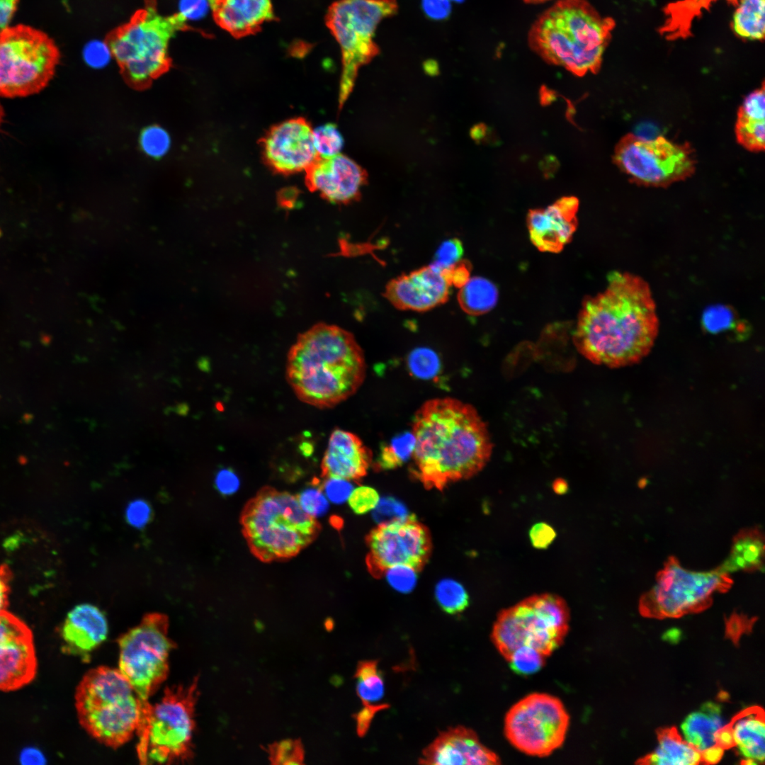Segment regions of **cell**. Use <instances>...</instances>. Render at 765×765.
Here are the masks:
<instances>
[{
  "mask_svg": "<svg viewBox=\"0 0 765 765\" xmlns=\"http://www.w3.org/2000/svg\"><path fill=\"white\" fill-rule=\"evenodd\" d=\"M658 331L649 284L639 276L618 271L608 275L603 292L584 300L573 341L592 363L616 368L647 356Z\"/></svg>",
  "mask_w": 765,
  "mask_h": 765,
  "instance_id": "6da1fadb",
  "label": "cell"
},
{
  "mask_svg": "<svg viewBox=\"0 0 765 765\" xmlns=\"http://www.w3.org/2000/svg\"><path fill=\"white\" fill-rule=\"evenodd\" d=\"M413 476L426 488L477 475L487 464L492 443L475 407L453 397L426 401L414 415Z\"/></svg>",
  "mask_w": 765,
  "mask_h": 765,
  "instance_id": "7a4b0ae2",
  "label": "cell"
},
{
  "mask_svg": "<svg viewBox=\"0 0 765 765\" xmlns=\"http://www.w3.org/2000/svg\"><path fill=\"white\" fill-rule=\"evenodd\" d=\"M285 375L301 402L329 409L358 390L366 378V362L351 332L321 323L301 334L291 346Z\"/></svg>",
  "mask_w": 765,
  "mask_h": 765,
  "instance_id": "3957f363",
  "label": "cell"
},
{
  "mask_svg": "<svg viewBox=\"0 0 765 765\" xmlns=\"http://www.w3.org/2000/svg\"><path fill=\"white\" fill-rule=\"evenodd\" d=\"M615 26L587 0H558L533 22L528 45L545 62L577 76L596 74Z\"/></svg>",
  "mask_w": 765,
  "mask_h": 765,
  "instance_id": "277c9868",
  "label": "cell"
},
{
  "mask_svg": "<svg viewBox=\"0 0 765 765\" xmlns=\"http://www.w3.org/2000/svg\"><path fill=\"white\" fill-rule=\"evenodd\" d=\"M191 29L183 12L164 15L157 0H144L127 22L107 33L103 43L126 81L144 87L170 68L171 38Z\"/></svg>",
  "mask_w": 765,
  "mask_h": 765,
  "instance_id": "5b68a950",
  "label": "cell"
},
{
  "mask_svg": "<svg viewBox=\"0 0 765 765\" xmlns=\"http://www.w3.org/2000/svg\"><path fill=\"white\" fill-rule=\"evenodd\" d=\"M251 552L265 562L288 560L311 544L321 530L297 497L264 487L244 505L240 516Z\"/></svg>",
  "mask_w": 765,
  "mask_h": 765,
  "instance_id": "8992f818",
  "label": "cell"
},
{
  "mask_svg": "<svg viewBox=\"0 0 765 765\" xmlns=\"http://www.w3.org/2000/svg\"><path fill=\"white\" fill-rule=\"evenodd\" d=\"M198 682L196 678L188 685L166 687L160 701L154 704L139 698L135 733L140 764H168L193 758Z\"/></svg>",
  "mask_w": 765,
  "mask_h": 765,
  "instance_id": "52a82bcc",
  "label": "cell"
},
{
  "mask_svg": "<svg viewBox=\"0 0 765 765\" xmlns=\"http://www.w3.org/2000/svg\"><path fill=\"white\" fill-rule=\"evenodd\" d=\"M74 701L81 726L101 744L118 748L135 732L140 699L118 669L101 666L87 672Z\"/></svg>",
  "mask_w": 765,
  "mask_h": 765,
  "instance_id": "ba28073f",
  "label": "cell"
},
{
  "mask_svg": "<svg viewBox=\"0 0 765 765\" xmlns=\"http://www.w3.org/2000/svg\"><path fill=\"white\" fill-rule=\"evenodd\" d=\"M570 618L567 604L560 596L533 595L499 613L491 638L506 661L521 647H532L547 658L563 642Z\"/></svg>",
  "mask_w": 765,
  "mask_h": 765,
  "instance_id": "9c48e42d",
  "label": "cell"
},
{
  "mask_svg": "<svg viewBox=\"0 0 765 765\" xmlns=\"http://www.w3.org/2000/svg\"><path fill=\"white\" fill-rule=\"evenodd\" d=\"M397 8L396 0H337L329 7L326 25L341 52L339 107L352 90L358 69L379 53L373 41L377 26Z\"/></svg>",
  "mask_w": 765,
  "mask_h": 765,
  "instance_id": "30bf717a",
  "label": "cell"
},
{
  "mask_svg": "<svg viewBox=\"0 0 765 765\" xmlns=\"http://www.w3.org/2000/svg\"><path fill=\"white\" fill-rule=\"evenodd\" d=\"M60 60L45 33L19 25L0 30V96L21 97L43 89Z\"/></svg>",
  "mask_w": 765,
  "mask_h": 765,
  "instance_id": "8fae6325",
  "label": "cell"
},
{
  "mask_svg": "<svg viewBox=\"0 0 765 765\" xmlns=\"http://www.w3.org/2000/svg\"><path fill=\"white\" fill-rule=\"evenodd\" d=\"M730 574L719 567L708 572L683 567L671 556L657 574L653 586L640 599V613L648 618H677L707 608L713 595L730 589Z\"/></svg>",
  "mask_w": 765,
  "mask_h": 765,
  "instance_id": "7c38bea8",
  "label": "cell"
},
{
  "mask_svg": "<svg viewBox=\"0 0 765 765\" xmlns=\"http://www.w3.org/2000/svg\"><path fill=\"white\" fill-rule=\"evenodd\" d=\"M169 625L164 614L148 613L118 640V670L142 701L149 700L168 676L169 654L175 647Z\"/></svg>",
  "mask_w": 765,
  "mask_h": 765,
  "instance_id": "4fadbf2b",
  "label": "cell"
},
{
  "mask_svg": "<svg viewBox=\"0 0 765 765\" xmlns=\"http://www.w3.org/2000/svg\"><path fill=\"white\" fill-rule=\"evenodd\" d=\"M613 158L630 181L646 186H668L695 171L690 145L674 143L663 136L650 139L628 134L618 142Z\"/></svg>",
  "mask_w": 765,
  "mask_h": 765,
  "instance_id": "5bb4252c",
  "label": "cell"
},
{
  "mask_svg": "<svg viewBox=\"0 0 765 765\" xmlns=\"http://www.w3.org/2000/svg\"><path fill=\"white\" fill-rule=\"evenodd\" d=\"M570 716L562 701L545 693H531L508 710L504 734L520 752L545 757L565 742Z\"/></svg>",
  "mask_w": 765,
  "mask_h": 765,
  "instance_id": "9a60e30c",
  "label": "cell"
},
{
  "mask_svg": "<svg viewBox=\"0 0 765 765\" xmlns=\"http://www.w3.org/2000/svg\"><path fill=\"white\" fill-rule=\"evenodd\" d=\"M367 564L375 577L393 566L407 565L419 571L431 550L429 530L414 516L379 523L368 535Z\"/></svg>",
  "mask_w": 765,
  "mask_h": 765,
  "instance_id": "2e32d148",
  "label": "cell"
},
{
  "mask_svg": "<svg viewBox=\"0 0 765 765\" xmlns=\"http://www.w3.org/2000/svg\"><path fill=\"white\" fill-rule=\"evenodd\" d=\"M259 143L265 164L281 175L305 171L319 157L312 126L302 117L288 119L271 127Z\"/></svg>",
  "mask_w": 765,
  "mask_h": 765,
  "instance_id": "e0dca14e",
  "label": "cell"
},
{
  "mask_svg": "<svg viewBox=\"0 0 765 765\" xmlns=\"http://www.w3.org/2000/svg\"><path fill=\"white\" fill-rule=\"evenodd\" d=\"M38 661L33 635L17 616L0 613V691H13L35 677Z\"/></svg>",
  "mask_w": 765,
  "mask_h": 765,
  "instance_id": "ac0fdd59",
  "label": "cell"
},
{
  "mask_svg": "<svg viewBox=\"0 0 765 765\" xmlns=\"http://www.w3.org/2000/svg\"><path fill=\"white\" fill-rule=\"evenodd\" d=\"M305 172L307 188L335 204H348L357 200L367 182L366 171L341 154L319 157Z\"/></svg>",
  "mask_w": 765,
  "mask_h": 765,
  "instance_id": "d6986e66",
  "label": "cell"
},
{
  "mask_svg": "<svg viewBox=\"0 0 765 765\" xmlns=\"http://www.w3.org/2000/svg\"><path fill=\"white\" fill-rule=\"evenodd\" d=\"M450 287L444 271L431 264L390 280L384 296L398 310L426 312L445 303Z\"/></svg>",
  "mask_w": 765,
  "mask_h": 765,
  "instance_id": "ffe728a7",
  "label": "cell"
},
{
  "mask_svg": "<svg viewBox=\"0 0 765 765\" xmlns=\"http://www.w3.org/2000/svg\"><path fill=\"white\" fill-rule=\"evenodd\" d=\"M579 200L565 196L543 209L529 210L527 226L530 239L540 251L558 253L577 230Z\"/></svg>",
  "mask_w": 765,
  "mask_h": 765,
  "instance_id": "44dd1931",
  "label": "cell"
},
{
  "mask_svg": "<svg viewBox=\"0 0 765 765\" xmlns=\"http://www.w3.org/2000/svg\"><path fill=\"white\" fill-rule=\"evenodd\" d=\"M419 763L492 765L500 764V759L480 741L475 731L458 726L441 732L424 749Z\"/></svg>",
  "mask_w": 765,
  "mask_h": 765,
  "instance_id": "7402d4cb",
  "label": "cell"
},
{
  "mask_svg": "<svg viewBox=\"0 0 765 765\" xmlns=\"http://www.w3.org/2000/svg\"><path fill=\"white\" fill-rule=\"evenodd\" d=\"M373 461V454L355 434L335 429L330 434L321 463L323 478L348 481L365 477Z\"/></svg>",
  "mask_w": 765,
  "mask_h": 765,
  "instance_id": "603a6c76",
  "label": "cell"
},
{
  "mask_svg": "<svg viewBox=\"0 0 765 765\" xmlns=\"http://www.w3.org/2000/svg\"><path fill=\"white\" fill-rule=\"evenodd\" d=\"M108 622L96 606L82 604L67 614L60 631L62 652L86 660L107 638Z\"/></svg>",
  "mask_w": 765,
  "mask_h": 765,
  "instance_id": "cb8c5ba5",
  "label": "cell"
},
{
  "mask_svg": "<svg viewBox=\"0 0 765 765\" xmlns=\"http://www.w3.org/2000/svg\"><path fill=\"white\" fill-rule=\"evenodd\" d=\"M215 23L235 38L254 35L275 18L272 0H207Z\"/></svg>",
  "mask_w": 765,
  "mask_h": 765,
  "instance_id": "d4e9b609",
  "label": "cell"
},
{
  "mask_svg": "<svg viewBox=\"0 0 765 765\" xmlns=\"http://www.w3.org/2000/svg\"><path fill=\"white\" fill-rule=\"evenodd\" d=\"M734 747L747 764H763L765 724L762 708L754 706L737 713L730 721Z\"/></svg>",
  "mask_w": 765,
  "mask_h": 765,
  "instance_id": "484cf974",
  "label": "cell"
},
{
  "mask_svg": "<svg viewBox=\"0 0 765 765\" xmlns=\"http://www.w3.org/2000/svg\"><path fill=\"white\" fill-rule=\"evenodd\" d=\"M764 84L746 96L738 109L735 124L737 141L752 152L765 147Z\"/></svg>",
  "mask_w": 765,
  "mask_h": 765,
  "instance_id": "4316f807",
  "label": "cell"
},
{
  "mask_svg": "<svg viewBox=\"0 0 765 765\" xmlns=\"http://www.w3.org/2000/svg\"><path fill=\"white\" fill-rule=\"evenodd\" d=\"M718 703H704L699 710L689 714L681 723L683 738L700 752L717 744V735L727 725Z\"/></svg>",
  "mask_w": 765,
  "mask_h": 765,
  "instance_id": "83f0119b",
  "label": "cell"
},
{
  "mask_svg": "<svg viewBox=\"0 0 765 765\" xmlns=\"http://www.w3.org/2000/svg\"><path fill=\"white\" fill-rule=\"evenodd\" d=\"M764 537L759 528H744L734 537L730 552L719 567L725 572H752L764 567Z\"/></svg>",
  "mask_w": 765,
  "mask_h": 765,
  "instance_id": "f1b7e54d",
  "label": "cell"
},
{
  "mask_svg": "<svg viewBox=\"0 0 765 765\" xmlns=\"http://www.w3.org/2000/svg\"><path fill=\"white\" fill-rule=\"evenodd\" d=\"M715 1L679 0L669 3L663 8L665 18L662 26L658 29L659 33L669 41L691 37L694 20L702 16L703 10L709 11ZM726 1L735 7L738 3V0Z\"/></svg>",
  "mask_w": 765,
  "mask_h": 765,
  "instance_id": "f546056e",
  "label": "cell"
},
{
  "mask_svg": "<svg viewBox=\"0 0 765 765\" xmlns=\"http://www.w3.org/2000/svg\"><path fill=\"white\" fill-rule=\"evenodd\" d=\"M657 740L655 749L638 763L660 765H694L701 763V752L688 743L676 728L659 730Z\"/></svg>",
  "mask_w": 765,
  "mask_h": 765,
  "instance_id": "4dcf8cb0",
  "label": "cell"
},
{
  "mask_svg": "<svg viewBox=\"0 0 765 765\" xmlns=\"http://www.w3.org/2000/svg\"><path fill=\"white\" fill-rule=\"evenodd\" d=\"M499 297L497 286L483 277H472L459 288L458 301L461 309L474 316L484 314L496 305Z\"/></svg>",
  "mask_w": 765,
  "mask_h": 765,
  "instance_id": "1f68e13d",
  "label": "cell"
},
{
  "mask_svg": "<svg viewBox=\"0 0 765 765\" xmlns=\"http://www.w3.org/2000/svg\"><path fill=\"white\" fill-rule=\"evenodd\" d=\"M765 0H738L731 27L742 40L764 39Z\"/></svg>",
  "mask_w": 765,
  "mask_h": 765,
  "instance_id": "d6a6232c",
  "label": "cell"
},
{
  "mask_svg": "<svg viewBox=\"0 0 765 765\" xmlns=\"http://www.w3.org/2000/svg\"><path fill=\"white\" fill-rule=\"evenodd\" d=\"M354 677L356 693L363 706L377 704L385 693L382 674L378 660H363L358 663Z\"/></svg>",
  "mask_w": 765,
  "mask_h": 765,
  "instance_id": "836d02e7",
  "label": "cell"
},
{
  "mask_svg": "<svg viewBox=\"0 0 765 765\" xmlns=\"http://www.w3.org/2000/svg\"><path fill=\"white\" fill-rule=\"evenodd\" d=\"M414 447L412 431L401 434L381 447L375 465L379 470L395 469L411 459Z\"/></svg>",
  "mask_w": 765,
  "mask_h": 765,
  "instance_id": "e575fe53",
  "label": "cell"
},
{
  "mask_svg": "<svg viewBox=\"0 0 765 765\" xmlns=\"http://www.w3.org/2000/svg\"><path fill=\"white\" fill-rule=\"evenodd\" d=\"M434 595L438 605L446 613L455 615L469 606L468 594L459 582L446 578L436 585Z\"/></svg>",
  "mask_w": 765,
  "mask_h": 765,
  "instance_id": "d590c367",
  "label": "cell"
},
{
  "mask_svg": "<svg viewBox=\"0 0 765 765\" xmlns=\"http://www.w3.org/2000/svg\"><path fill=\"white\" fill-rule=\"evenodd\" d=\"M142 152L148 157L159 159L164 157L171 147V137L167 131L157 125L142 130L139 140Z\"/></svg>",
  "mask_w": 765,
  "mask_h": 765,
  "instance_id": "8d00e7d4",
  "label": "cell"
},
{
  "mask_svg": "<svg viewBox=\"0 0 765 765\" xmlns=\"http://www.w3.org/2000/svg\"><path fill=\"white\" fill-rule=\"evenodd\" d=\"M313 142L319 157H329L339 154L343 137L336 126L327 123L313 130Z\"/></svg>",
  "mask_w": 765,
  "mask_h": 765,
  "instance_id": "74e56055",
  "label": "cell"
},
{
  "mask_svg": "<svg viewBox=\"0 0 765 765\" xmlns=\"http://www.w3.org/2000/svg\"><path fill=\"white\" fill-rule=\"evenodd\" d=\"M408 366L415 376L429 379L436 375L439 370L440 361L437 354L428 348H417L408 357Z\"/></svg>",
  "mask_w": 765,
  "mask_h": 765,
  "instance_id": "f35d334b",
  "label": "cell"
},
{
  "mask_svg": "<svg viewBox=\"0 0 765 765\" xmlns=\"http://www.w3.org/2000/svg\"><path fill=\"white\" fill-rule=\"evenodd\" d=\"M546 657L538 650L521 647L516 649L509 657L507 662L511 668L517 674L522 675L532 674L541 669Z\"/></svg>",
  "mask_w": 765,
  "mask_h": 765,
  "instance_id": "ab89813d",
  "label": "cell"
},
{
  "mask_svg": "<svg viewBox=\"0 0 765 765\" xmlns=\"http://www.w3.org/2000/svg\"><path fill=\"white\" fill-rule=\"evenodd\" d=\"M269 759L273 764H300L305 758L302 745L298 740H285L271 744Z\"/></svg>",
  "mask_w": 765,
  "mask_h": 765,
  "instance_id": "60d3db41",
  "label": "cell"
},
{
  "mask_svg": "<svg viewBox=\"0 0 765 765\" xmlns=\"http://www.w3.org/2000/svg\"><path fill=\"white\" fill-rule=\"evenodd\" d=\"M296 497L302 510L314 518L324 514L329 509L327 498L318 480Z\"/></svg>",
  "mask_w": 765,
  "mask_h": 765,
  "instance_id": "b9f144b4",
  "label": "cell"
},
{
  "mask_svg": "<svg viewBox=\"0 0 765 765\" xmlns=\"http://www.w3.org/2000/svg\"><path fill=\"white\" fill-rule=\"evenodd\" d=\"M347 500L351 510L356 514L362 515L375 509L380 496L373 487L362 485L353 489Z\"/></svg>",
  "mask_w": 765,
  "mask_h": 765,
  "instance_id": "7bdbcfd3",
  "label": "cell"
},
{
  "mask_svg": "<svg viewBox=\"0 0 765 765\" xmlns=\"http://www.w3.org/2000/svg\"><path fill=\"white\" fill-rule=\"evenodd\" d=\"M417 572L409 566L396 565L387 569L383 574L393 589L402 593H408L416 583Z\"/></svg>",
  "mask_w": 765,
  "mask_h": 765,
  "instance_id": "ee69618b",
  "label": "cell"
},
{
  "mask_svg": "<svg viewBox=\"0 0 765 765\" xmlns=\"http://www.w3.org/2000/svg\"><path fill=\"white\" fill-rule=\"evenodd\" d=\"M463 254V244L458 238L444 241L438 248L432 265L441 270H446L455 264Z\"/></svg>",
  "mask_w": 765,
  "mask_h": 765,
  "instance_id": "f6af8a7d",
  "label": "cell"
},
{
  "mask_svg": "<svg viewBox=\"0 0 765 765\" xmlns=\"http://www.w3.org/2000/svg\"><path fill=\"white\" fill-rule=\"evenodd\" d=\"M374 510L375 518L380 523L402 520L409 516L404 505L392 498L380 499Z\"/></svg>",
  "mask_w": 765,
  "mask_h": 765,
  "instance_id": "bcb514c9",
  "label": "cell"
},
{
  "mask_svg": "<svg viewBox=\"0 0 765 765\" xmlns=\"http://www.w3.org/2000/svg\"><path fill=\"white\" fill-rule=\"evenodd\" d=\"M320 485L327 498L334 504L344 502L353 490L350 481L339 478L325 477Z\"/></svg>",
  "mask_w": 765,
  "mask_h": 765,
  "instance_id": "7dc6e473",
  "label": "cell"
},
{
  "mask_svg": "<svg viewBox=\"0 0 765 765\" xmlns=\"http://www.w3.org/2000/svg\"><path fill=\"white\" fill-rule=\"evenodd\" d=\"M556 532L548 523L538 522L529 531V538L532 545L540 550L546 549L555 540Z\"/></svg>",
  "mask_w": 765,
  "mask_h": 765,
  "instance_id": "c3c4849f",
  "label": "cell"
},
{
  "mask_svg": "<svg viewBox=\"0 0 765 765\" xmlns=\"http://www.w3.org/2000/svg\"><path fill=\"white\" fill-rule=\"evenodd\" d=\"M390 708L388 703H377L363 707L353 715L356 722V731L359 737H363L368 731L376 713Z\"/></svg>",
  "mask_w": 765,
  "mask_h": 765,
  "instance_id": "681fc988",
  "label": "cell"
},
{
  "mask_svg": "<svg viewBox=\"0 0 765 765\" xmlns=\"http://www.w3.org/2000/svg\"><path fill=\"white\" fill-rule=\"evenodd\" d=\"M470 263L465 260H460L453 266L443 270L450 284L456 288H461L470 278Z\"/></svg>",
  "mask_w": 765,
  "mask_h": 765,
  "instance_id": "f907efd6",
  "label": "cell"
},
{
  "mask_svg": "<svg viewBox=\"0 0 765 765\" xmlns=\"http://www.w3.org/2000/svg\"><path fill=\"white\" fill-rule=\"evenodd\" d=\"M215 487L224 495H230L236 492L239 487L237 475L230 469L220 470L215 477Z\"/></svg>",
  "mask_w": 765,
  "mask_h": 765,
  "instance_id": "816d5d0a",
  "label": "cell"
},
{
  "mask_svg": "<svg viewBox=\"0 0 765 765\" xmlns=\"http://www.w3.org/2000/svg\"><path fill=\"white\" fill-rule=\"evenodd\" d=\"M150 508L142 500L132 502L128 507L126 516L128 521L134 526L141 527L147 523L150 517Z\"/></svg>",
  "mask_w": 765,
  "mask_h": 765,
  "instance_id": "f5cc1de1",
  "label": "cell"
},
{
  "mask_svg": "<svg viewBox=\"0 0 765 765\" xmlns=\"http://www.w3.org/2000/svg\"><path fill=\"white\" fill-rule=\"evenodd\" d=\"M421 6L426 16L434 20L446 19L451 12L449 0H422Z\"/></svg>",
  "mask_w": 765,
  "mask_h": 765,
  "instance_id": "db71d44e",
  "label": "cell"
},
{
  "mask_svg": "<svg viewBox=\"0 0 765 765\" xmlns=\"http://www.w3.org/2000/svg\"><path fill=\"white\" fill-rule=\"evenodd\" d=\"M110 57V55L106 47L103 50L98 48L97 47L94 48L89 47L86 50L84 54V58L86 63L89 66L95 68H100L105 66Z\"/></svg>",
  "mask_w": 765,
  "mask_h": 765,
  "instance_id": "11a10c76",
  "label": "cell"
},
{
  "mask_svg": "<svg viewBox=\"0 0 765 765\" xmlns=\"http://www.w3.org/2000/svg\"><path fill=\"white\" fill-rule=\"evenodd\" d=\"M18 0H0V30L7 27L17 8Z\"/></svg>",
  "mask_w": 765,
  "mask_h": 765,
  "instance_id": "9f6ffc18",
  "label": "cell"
},
{
  "mask_svg": "<svg viewBox=\"0 0 765 765\" xmlns=\"http://www.w3.org/2000/svg\"><path fill=\"white\" fill-rule=\"evenodd\" d=\"M20 760L25 764H41L45 763V758L42 753L35 749L28 748L23 751Z\"/></svg>",
  "mask_w": 765,
  "mask_h": 765,
  "instance_id": "6f0895ef",
  "label": "cell"
},
{
  "mask_svg": "<svg viewBox=\"0 0 765 765\" xmlns=\"http://www.w3.org/2000/svg\"><path fill=\"white\" fill-rule=\"evenodd\" d=\"M724 750L719 745H715L701 752V763L711 764L718 762L723 755Z\"/></svg>",
  "mask_w": 765,
  "mask_h": 765,
  "instance_id": "680465c9",
  "label": "cell"
},
{
  "mask_svg": "<svg viewBox=\"0 0 765 765\" xmlns=\"http://www.w3.org/2000/svg\"><path fill=\"white\" fill-rule=\"evenodd\" d=\"M717 744L722 749L734 747V739L729 723L720 730L717 735Z\"/></svg>",
  "mask_w": 765,
  "mask_h": 765,
  "instance_id": "91938a15",
  "label": "cell"
},
{
  "mask_svg": "<svg viewBox=\"0 0 765 765\" xmlns=\"http://www.w3.org/2000/svg\"><path fill=\"white\" fill-rule=\"evenodd\" d=\"M8 577L6 570L0 567V613L6 611L8 602Z\"/></svg>",
  "mask_w": 765,
  "mask_h": 765,
  "instance_id": "94428289",
  "label": "cell"
},
{
  "mask_svg": "<svg viewBox=\"0 0 765 765\" xmlns=\"http://www.w3.org/2000/svg\"><path fill=\"white\" fill-rule=\"evenodd\" d=\"M553 489L556 493L562 494L567 490V484L565 482L556 481L553 485Z\"/></svg>",
  "mask_w": 765,
  "mask_h": 765,
  "instance_id": "6125c7cd",
  "label": "cell"
},
{
  "mask_svg": "<svg viewBox=\"0 0 765 765\" xmlns=\"http://www.w3.org/2000/svg\"><path fill=\"white\" fill-rule=\"evenodd\" d=\"M524 3L528 4H538L545 3L549 0H522Z\"/></svg>",
  "mask_w": 765,
  "mask_h": 765,
  "instance_id": "be15d7a7",
  "label": "cell"
},
{
  "mask_svg": "<svg viewBox=\"0 0 765 765\" xmlns=\"http://www.w3.org/2000/svg\"><path fill=\"white\" fill-rule=\"evenodd\" d=\"M4 115V110H3V108H2V106H1V105L0 103V125H1V123H2V121H3Z\"/></svg>",
  "mask_w": 765,
  "mask_h": 765,
  "instance_id": "e7e4bbea",
  "label": "cell"
},
{
  "mask_svg": "<svg viewBox=\"0 0 765 765\" xmlns=\"http://www.w3.org/2000/svg\"><path fill=\"white\" fill-rule=\"evenodd\" d=\"M452 1H455L457 3H461V2L464 1L465 0H452Z\"/></svg>",
  "mask_w": 765,
  "mask_h": 765,
  "instance_id": "03108f58",
  "label": "cell"
}]
</instances>
